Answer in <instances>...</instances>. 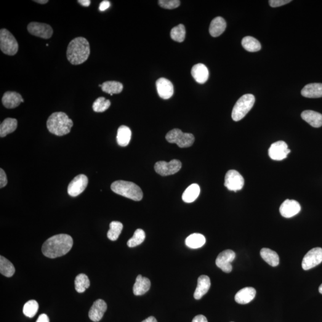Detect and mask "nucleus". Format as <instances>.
<instances>
[{
	"instance_id": "1",
	"label": "nucleus",
	"mask_w": 322,
	"mask_h": 322,
	"mask_svg": "<svg viewBox=\"0 0 322 322\" xmlns=\"http://www.w3.org/2000/svg\"><path fill=\"white\" fill-rule=\"evenodd\" d=\"M73 246V239L66 234H60L47 239L42 246V254L50 259H55L65 255Z\"/></svg>"
},
{
	"instance_id": "2",
	"label": "nucleus",
	"mask_w": 322,
	"mask_h": 322,
	"mask_svg": "<svg viewBox=\"0 0 322 322\" xmlns=\"http://www.w3.org/2000/svg\"><path fill=\"white\" fill-rule=\"evenodd\" d=\"M90 54L89 42L84 37H77L69 42L66 57L69 62L73 65H81L86 62Z\"/></svg>"
},
{
	"instance_id": "3",
	"label": "nucleus",
	"mask_w": 322,
	"mask_h": 322,
	"mask_svg": "<svg viewBox=\"0 0 322 322\" xmlns=\"http://www.w3.org/2000/svg\"><path fill=\"white\" fill-rule=\"evenodd\" d=\"M73 124V120L62 112L53 113L47 121V127L49 132L57 136L68 134Z\"/></svg>"
},
{
	"instance_id": "4",
	"label": "nucleus",
	"mask_w": 322,
	"mask_h": 322,
	"mask_svg": "<svg viewBox=\"0 0 322 322\" xmlns=\"http://www.w3.org/2000/svg\"><path fill=\"white\" fill-rule=\"evenodd\" d=\"M111 190L118 195L135 201L142 200L143 196V191L139 186L127 181H116L112 184Z\"/></svg>"
},
{
	"instance_id": "5",
	"label": "nucleus",
	"mask_w": 322,
	"mask_h": 322,
	"mask_svg": "<svg viewBox=\"0 0 322 322\" xmlns=\"http://www.w3.org/2000/svg\"><path fill=\"white\" fill-rule=\"evenodd\" d=\"M255 101L254 95L246 94L242 95L234 106L231 113L233 120L239 121L243 119L253 107Z\"/></svg>"
},
{
	"instance_id": "6",
	"label": "nucleus",
	"mask_w": 322,
	"mask_h": 322,
	"mask_svg": "<svg viewBox=\"0 0 322 322\" xmlns=\"http://www.w3.org/2000/svg\"><path fill=\"white\" fill-rule=\"evenodd\" d=\"M166 140L170 143H175L181 148L190 147L195 142V137L190 133H183L180 129L171 130L166 135Z\"/></svg>"
},
{
	"instance_id": "7",
	"label": "nucleus",
	"mask_w": 322,
	"mask_h": 322,
	"mask_svg": "<svg viewBox=\"0 0 322 322\" xmlns=\"http://www.w3.org/2000/svg\"><path fill=\"white\" fill-rule=\"evenodd\" d=\"M0 49L4 54L9 56H14L18 52L17 39L6 29H1L0 31Z\"/></svg>"
},
{
	"instance_id": "8",
	"label": "nucleus",
	"mask_w": 322,
	"mask_h": 322,
	"mask_svg": "<svg viewBox=\"0 0 322 322\" xmlns=\"http://www.w3.org/2000/svg\"><path fill=\"white\" fill-rule=\"evenodd\" d=\"M155 171L162 176L175 174L182 169V163L177 159H173L169 162L159 161L155 165Z\"/></svg>"
},
{
	"instance_id": "9",
	"label": "nucleus",
	"mask_w": 322,
	"mask_h": 322,
	"mask_svg": "<svg viewBox=\"0 0 322 322\" xmlns=\"http://www.w3.org/2000/svg\"><path fill=\"white\" fill-rule=\"evenodd\" d=\"M225 186L230 191L241 190L244 186V178L236 170H229L226 174Z\"/></svg>"
},
{
	"instance_id": "10",
	"label": "nucleus",
	"mask_w": 322,
	"mask_h": 322,
	"mask_svg": "<svg viewBox=\"0 0 322 322\" xmlns=\"http://www.w3.org/2000/svg\"><path fill=\"white\" fill-rule=\"evenodd\" d=\"M322 262V248L314 247L308 251L303 258L302 267L304 270H308L315 267Z\"/></svg>"
},
{
	"instance_id": "11",
	"label": "nucleus",
	"mask_w": 322,
	"mask_h": 322,
	"mask_svg": "<svg viewBox=\"0 0 322 322\" xmlns=\"http://www.w3.org/2000/svg\"><path fill=\"white\" fill-rule=\"evenodd\" d=\"M291 152L288 145L284 141H278L273 143L268 150V155L270 158L275 161H282L287 158L288 154Z\"/></svg>"
},
{
	"instance_id": "12",
	"label": "nucleus",
	"mask_w": 322,
	"mask_h": 322,
	"mask_svg": "<svg viewBox=\"0 0 322 322\" xmlns=\"http://www.w3.org/2000/svg\"><path fill=\"white\" fill-rule=\"evenodd\" d=\"M89 183V179L86 175L79 174L74 178L69 183L68 193L69 195L76 197L80 195L86 189Z\"/></svg>"
},
{
	"instance_id": "13",
	"label": "nucleus",
	"mask_w": 322,
	"mask_h": 322,
	"mask_svg": "<svg viewBox=\"0 0 322 322\" xmlns=\"http://www.w3.org/2000/svg\"><path fill=\"white\" fill-rule=\"evenodd\" d=\"M235 252L232 250H225L218 255L215 260V264L224 272L230 273L233 268L231 263L235 260Z\"/></svg>"
},
{
	"instance_id": "14",
	"label": "nucleus",
	"mask_w": 322,
	"mask_h": 322,
	"mask_svg": "<svg viewBox=\"0 0 322 322\" xmlns=\"http://www.w3.org/2000/svg\"><path fill=\"white\" fill-rule=\"evenodd\" d=\"M27 29L31 35L44 39L51 38L53 33L51 26L46 23L31 22L29 23Z\"/></svg>"
},
{
	"instance_id": "15",
	"label": "nucleus",
	"mask_w": 322,
	"mask_h": 322,
	"mask_svg": "<svg viewBox=\"0 0 322 322\" xmlns=\"http://www.w3.org/2000/svg\"><path fill=\"white\" fill-rule=\"evenodd\" d=\"M279 211L282 216L284 218H291L301 211V206L296 201L286 199L282 204Z\"/></svg>"
},
{
	"instance_id": "16",
	"label": "nucleus",
	"mask_w": 322,
	"mask_h": 322,
	"mask_svg": "<svg viewBox=\"0 0 322 322\" xmlns=\"http://www.w3.org/2000/svg\"><path fill=\"white\" fill-rule=\"evenodd\" d=\"M156 86L159 97L163 99H169L174 94V86L169 79L159 78L156 82Z\"/></svg>"
},
{
	"instance_id": "17",
	"label": "nucleus",
	"mask_w": 322,
	"mask_h": 322,
	"mask_svg": "<svg viewBox=\"0 0 322 322\" xmlns=\"http://www.w3.org/2000/svg\"><path fill=\"white\" fill-rule=\"evenodd\" d=\"M107 310V304L103 300H97L93 303L90 308L89 316L90 320L95 322H99L103 318L104 314Z\"/></svg>"
},
{
	"instance_id": "18",
	"label": "nucleus",
	"mask_w": 322,
	"mask_h": 322,
	"mask_svg": "<svg viewBox=\"0 0 322 322\" xmlns=\"http://www.w3.org/2000/svg\"><path fill=\"white\" fill-rule=\"evenodd\" d=\"M2 105L7 109L17 108L24 100L19 93L15 92H7L2 98Z\"/></svg>"
},
{
	"instance_id": "19",
	"label": "nucleus",
	"mask_w": 322,
	"mask_h": 322,
	"mask_svg": "<svg viewBox=\"0 0 322 322\" xmlns=\"http://www.w3.org/2000/svg\"><path fill=\"white\" fill-rule=\"evenodd\" d=\"M191 76L199 84H204L209 78V71L204 64L198 63L193 66L191 71Z\"/></svg>"
},
{
	"instance_id": "20",
	"label": "nucleus",
	"mask_w": 322,
	"mask_h": 322,
	"mask_svg": "<svg viewBox=\"0 0 322 322\" xmlns=\"http://www.w3.org/2000/svg\"><path fill=\"white\" fill-rule=\"evenodd\" d=\"M255 295L256 290L252 287H246L237 292L235 300L238 304H246L254 299Z\"/></svg>"
},
{
	"instance_id": "21",
	"label": "nucleus",
	"mask_w": 322,
	"mask_h": 322,
	"mask_svg": "<svg viewBox=\"0 0 322 322\" xmlns=\"http://www.w3.org/2000/svg\"><path fill=\"white\" fill-rule=\"evenodd\" d=\"M211 286V281L208 276L202 275L198 279V285H197L194 298L196 300H200L204 295H206Z\"/></svg>"
},
{
	"instance_id": "22",
	"label": "nucleus",
	"mask_w": 322,
	"mask_h": 322,
	"mask_svg": "<svg viewBox=\"0 0 322 322\" xmlns=\"http://www.w3.org/2000/svg\"><path fill=\"white\" fill-rule=\"evenodd\" d=\"M151 286L150 279L144 278L142 275H138L133 286V293L137 296L144 295L150 290Z\"/></svg>"
},
{
	"instance_id": "23",
	"label": "nucleus",
	"mask_w": 322,
	"mask_h": 322,
	"mask_svg": "<svg viewBox=\"0 0 322 322\" xmlns=\"http://www.w3.org/2000/svg\"><path fill=\"white\" fill-rule=\"evenodd\" d=\"M302 118L313 127L319 128L322 126V115L317 112L310 110L303 111Z\"/></svg>"
},
{
	"instance_id": "24",
	"label": "nucleus",
	"mask_w": 322,
	"mask_h": 322,
	"mask_svg": "<svg viewBox=\"0 0 322 322\" xmlns=\"http://www.w3.org/2000/svg\"><path fill=\"white\" fill-rule=\"evenodd\" d=\"M303 96L307 98L322 97V84L311 83L306 85L302 90Z\"/></svg>"
},
{
	"instance_id": "25",
	"label": "nucleus",
	"mask_w": 322,
	"mask_h": 322,
	"mask_svg": "<svg viewBox=\"0 0 322 322\" xmlns=\"http://www.w3.org/2000/svg\"><path fill=\"white\" fill-rule=\"evenodd\" d=\"M226 22L222 17H216L212 20L209 26V33L213 37H219L224 33L226 28Z\"/></svg>"
},
{
	"instance_id": "26",
	"label": "nucleus",
	"mask_w": 322,
	"mask_h": 322,
	"mask_svg": "<svg viewBox=\"0 0 322 322\" xmlns=\"http://www.w3.org/2000/svg\"><path fill=\"white\" fill-rule=\"evenodd\" d=\"M132 138V131L129 127L121 126L117 132L116 140L118 145L126 147L129 145Z\"/></svg>"
},
{
	"instance_id": "27",
	"label": "nucleus",
	"mask_w": 322,
	"mask_h": 322,
	"mask_svg": "<svg viewBox=\"0 0 322 322\" xmlns=\"http://www.w3.org/2000/svg\"><path fill=\"white\" fill-rule=\"evenodd\" d=\"M18 121L17 119L8 118L5 119L0 125V137H4L17 130Z\"/></svg>"
},
{
	"instance_id": "28",
	"label": "nucleus",
	"mask_w": 322,
	"mask_h": 322,
	"mask_svg": "<svg viewBox=\"0 0 322 322\" xmlns=\"http://www.w3.org/2000/svg\"><path fill=\"white\" fill-rule=\"evenodd\" d=\"M206 239L200 233H193L189 236L186 239V246L191 249H198L203 246L206 244Z\"/></svg>"
},
{
	"instance_id": "29",
	"label": "nucleus",
	"mask_w": 322,
	"mask_h": 322,
	"mask_svg": "<svg viewBox=\"0 0 322 322\" xmlns=\"http://www.w3.org/2000/svg\"><path fill=\"white\" fill-rule=\"evenodd\" d=\"M200 193V187L198 184H192L186 189L182 195L183 201L191 203L196 200Z\"/></svg>"
},
{
	"instance_id": "30",
	"label": "nucleus",
	"mask_w": 322,
	"mask_h": 322,
	"mask_svg": "<svg viewBox=\"0 0 322 322\" xmlns=\"http://www.w3.org/2000/svg\"><path fill=\"white\" fill-rule=\"evenodd\" d=\"M260 255L262 259L272 267H276L279 264V257L275 251L268 248L261 250Z\"/></svg>"
},
{
	"instance_id": "31",
	"label": "nucleus",
	"mask_w": 322,
	"mask_h": 322,
	"mask_svg": "<svg viewBox=\"0 0 322 322\" xmlns=\"http://www.w3.org/2000/svg\"><path fill=\"white\" fill-rule=\"evenodd\" d=\"M102 90L108 94H119L123 90V85L121 82L115 81H106L102 84Z\"/></svg>"
},
{
	"instance_id": "32",
	"label": "nucleus",
	"mask_w": 322,
	"mask_h": 322,
	"mask_svg": "<svg viewBox=\"0 0 322 322\" xmlns=\"http://www.w3.org/2000/svg\"><path fill=\"white\" fill-rule=\"evenodd\" d=\"M242 46L247 52H256L262 49L260 42L254 37L247 36L244 37L242 41Z\"/></svg>"
},
{
	"instance_id": "33",
	"label": "nucleus",
	"mask_w": 322,
	"mask_h": 322,
	"mask_svg": "<svg viewBox=\"0 0 322 322\" xmlns=\"http://www.w3.org/2000/svg\"><path fill=\"white\" fill-rule=\"evenodd\" d=\"M0 273L7 278H10L15 273L14 265L9 260L2 256L0 257Z\"/></svg>"
},
{
	"instance_id": "34",
	"label": "nucleus",
	"mask_w": 322,
	"mask_h": 322,
	"mask_svg": "<svg viewBox=\"0 0 322 322\" xmlns=\"http://www.w3.org/2000/svg\"><path fill=\"white\" fill-rule=\"evenodd\" d=\"M90 285L89 278L85 274H79L76 277L75 287L76 291L79 293H82L89 288Z\"/></svg>"
},
{
	"instance_id": "35",
	"label": "nucleus",
	"mask_w": 322,
	"mask_h": 322,
	"mask_svg": "<svg viewBox=\"0 0 322 322\" xmlns=\"http://www.w3.org/2000/svg\"><path fill=\"white\" fill-rule=\"evenodd\" d=\"M110 229L107 233V236L111 241H115L118 239L121 233L123 225L121 222H113L110 223Z\"/></svg>"
},
{
	"instance_id": "36",
	"label": "nucleus",
	"mask_w": 322,
	"mask_h": 322,
	"mask_svg": "<svg viewBox=\"0 0 322 322\" xmlns=\"http://www.w3.org/2000/svg\"><path fill=\"white\" fill-rule=\"evenodd\" d=\"M146 238L144 230L138 228L135 231L134 235L127 242V246L130 247H133L139 246L144 242Z\"/></svg>"
},
{
	"instance_id": "37",
	"label": "nucleus",
	"mask_w": 322,
	"mask_h": 322,
	"mask_svg": "<svg viewBox=\"0 0 322 322\" xmlns=\"http://www.w3.org/2000/svg\"><path fill=\"white\" fill-rule=\"evenodd\" d=\"M39 305L36 300H29L23 306V313L26 317L33 318L38 310Z\"/></svg>"
},
{
	"instance_id": "38",
	"label": "nucleus",
	"mask_w": 322,
	"mask_h": 322,
	"mask_svg": "<svg viewBox=\"0 0 322 322\" xmlns=\"http://www.w3.org/2000/svg\"><path fill=\"white\" fill-rule=\"evenodd\" d=\"M171 38L173 40L178 42H182L185 40L186 36V29L185 26L182 24L175 26L171 29L170 33Z\"/></svg>"
},
{
	"instance_id": "39",
	"label": "nucleus",
	"mask_w": 322,
	"mask_h": 322,
	"mask_svg": "<svg viewBox=\"0 0 322 322\" xmlns=\"http://www.w3.org/2000/svg\"><path fill=\"white\" fill-rule=\"evenodd\" d=\"M111 105L110 100H106L103 97H98L93 104V110L95 113H103L108 110Z\"/></svg>"
},
{
	"instance_id": "40",
	"label": "nucleus",
	"mask_w": 322,
	"mask_h": 322,
	"mask_svg": "<svg viewBox=\"0 0 322 322\" xmlns=\"http://www.w3.org/2000/svg\"><path fill=\"white\" fill-rule=\"evenodd\" d=\"M159 5L166 9H174L180 6V1L178 0H160Z\"/></svg>"
},
{
	"instance_id": "41",
	"label": "nucleus",
	"mask_w": 322,
	"mask_h": 322,
	"mask_svg": "<svg viewBox=\"0 0 322 322\" xmlns=\"http://www.w3.org/2000/svg\"><path fill=\"white\" fill-rule=\"evenodd\" d=\"M291 1V0H270L268 2L271 7H278L288 4Z\"/></svg>"
},
{
	"instance_id": "42",
	"label": "nucleus",
	"mask_w": 322,
	"mask_h": 322,
	"mask_svg": "<svg viewBox=\"0 0 322 322\" xmlns=\"http://www.w3.org/2000/svg\"><path fill=\"white\" fill-rule=\"evenodd\" d=\"M7 178L3 170L0 169V188L5 187L7 184Z\"/></svg>"
},
{
	"instance_id": "43",
	"label": "nucleus",
	"mask_w": 322,
	"mask_h": 322,
	"mask_svg": "<svg viewBox=\"0 0 322 322\" xmlns=\"http://www.w3.org/2000/svg\"><path fill=\"white\" fill-rule=\"evenodd\" d=\"M111 6L110 2L109 1H103L101 2L99 6V10L101 12L105 11L106 10H107L109 7Z\"/></svg>"
},
{
	"instance_id": "44",
	"label": "nucleus",
	"mask_w": 322,
	"mask_h": 322,
	"mask_svg": "<svg viewBox=\"0 0 322 322\" xmlns=\"http://www.w3.org/2000/svg\"><path fill=\"white\" fill-rule=\"evenodd\" d=\"M192 322H208L206 316L204 315H198L193 318Z\"/></svg>"
},
{
	"instance_id": "45",
	"label": "nucleus",
	"mask_w": 322,
	"mask_h": 322,
	"mask_svg": "<svg viewBox=\"0 0 322 322\" xmlns=\"http://www.w3.org/2000/svg\"><path fill=\"white\" fill-rule=\"evenodd\" d=\"M36 322H50V319L46 314H42L39 315Z\"/></svg>"
},
{
	"instance_id": "46",
	"label": "nucleus",
	"mask_w": 322,
	"mask_h": 322,
	"mask_svg": "<svg viewBox=\"0 0 322 322\" xmlns=\"http://www.w3.org/2000/svg\"><path fill=\"white\" fill-rule=\"evenodd\" d=\"M78 2L84 7H89L91 4V1L90 0H79Z\"/></svg>"
},
{
	"instance_id": "47",
	"label": "nucleus",
	"mask_w": 322,
	"mask_h": 322,
	"mask_svg": "<svg viewBox=\"0 0 322 322\" xmlns=\"http://www.w3.org/2000/svg\"><path fill=\"white\" fill-rule=\"evenodd\" d=\"M142 322H158L156 321V319L154 318L153 316L149 317L148 318L146 319L145 320L143 321Z\"/></svg>"
},
{
	"instance_id": "48",
	"label": "nucleus",
	"mask_w": 322,
	"mask_h": 322,
	"mask_svg": "<svg viewBox=\"0 0 322 322\" xmlns=\"http://www.w3.org/2000/svg\"><path fill=\"white\" fill-rule=\"evenodd\" d=\"M34 2H37V3L41 4H45L47 3L49 1L48 0H36V1H34Z\"/></svg>"
},
{
	"instance_id": "49",
	"label": "nucleus",
	"mask_w": 322,
	"mask_h": 322,
	"mask_svg": "<svg viewBox=\"0 0 322 322\" xmlns=\"http://www.w3.org/2000/svg\"><path fill=\"white\" fill-rule=\"evenodd\" d=\"M319 292H320V293L322 294V284L320 286H319Z\"/></svg>"
}]
</instances>
